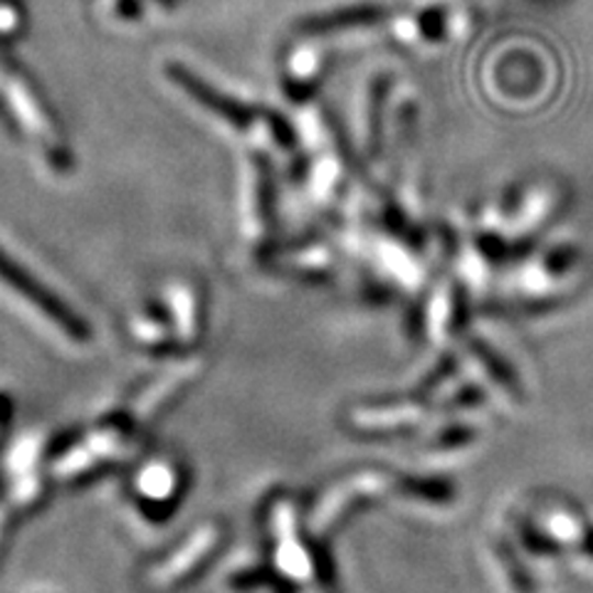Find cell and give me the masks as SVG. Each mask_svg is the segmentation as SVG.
Listing matches in <instances>:
<instances>
[{
    "mask_svg": "<svg viewBox=\"0 0 593 593\" xmlns=\"http://www.w3.org/2000/svg\"><path fill=\"white\" fill-rule=\"evenodd\" d=\"M0 280H3L10 290H15L20 296H25L30 304L37 306V310L43 312L49 322L57 324L69 339L75 342L89 339V326L85 324L82 316H77L53 290H47L43 282H37L25 267H20L13 257L3 250H0Z\"/></svg>",
    "mask_w": 593,
    "mask_h": 593,
    "instance_id": "1",
    "label": "cell"
},
{
    "mask_svg": "<svg viewBox=\"0 0 593 593\" xmlns=\"http://www.w3.org/2000/svg\"><path fill=\"white\" fill-rule=\"evenodd\" d=\"M166 72H168V77L174 79L176 85H181L188 94L195 97V102H201L205 109H211V112L221 114L225 122H231V124L240 126V128H245L247 124L253 122V109L250 107H245L240 102H233L231 97L215 92L211 85H205L201 77L188 72L186 67L168 65Z\"/></svg>",
    "mask_w": 593,
    "mask_h": 593,
    "instance_id": "2",
    "label": "cell"
},
{
    "mask_svg": "<svg viewBox=\"0 0 593 593\" xmlns=\"http://www.w3.org/2000/svg\"><path fill=\"white\" fill-rule=\"evenodd\" d=\"M217 544H221V529L217 527H205L203 532H198V537L193 541H188L186 549L178 553L174 561L166 563L161 569V577L156 573V583L171 586V583L181 581L183 577H191V571L203 567L208 557L215 551Z\"/></svg>",
    "mask_w": 593,
    "mask_h": 593,
    "instance_id": "3",
    "label": "cell"
},
{
    "mask_svg": "<svg viewBox=\"0 0 593 593\" xmlns=\"http://www.w3.org/2000/svg\"><path fill=\"white\" fill-rule=\"evenodd\" d=\"M385 15L383 8L376 5H359V8H344L336 10V13L322 15V18H312L306 20L302 30H334V27H351V25H366V23H379V18Z\"/></svg>",
    "mask_w": 593,
    "mask_h": 593,
    "instance_id": "4",
    "label": "cell"
}]
</instances>
